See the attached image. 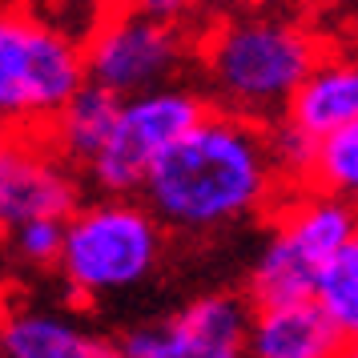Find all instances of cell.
Here are the masks:
<instances>
[{
	"label": "cell",
	"mask_w": 358,
	"mask_h": 358,
	"mask_svg": "<svg viewBox=\"0 0 358 358\" xmlns=\"http://www.w3.org/2000/svg\"><path fill=\"white\" fill-rule=\"evenodd\" d=\"M322 41L306 20L278 13V8H250L234 17H217L210 29L197 33L194 65L201 73V93L213 109L258 125L282 121L298 85L318 65Z\"/></svg>",
	"instance_id": "cell-2"
},
{
	"label": "cell",
	"mask_w": 358,
	"mask_h": 358,
	"mask_svg": "<svg viewBox=\"0 0 358 358\" xmlns=\"http://www.w3.org/2000/svg\"><path fill=\"white\" fill-rule=\"evenodd\" d=\"M210 109H213L210 97L185 81L125 97L109 145L85 169L89 185H97V194H121V197L141 194L149 169L162 162L181 137H189L206 121Z\"/></svg>",
	"instance_id": "cell-7"
},
{
	"label": "cell",
	"mask_w": 358,
	"mask_h": 358,
	"mask_svg": "<svg viewBox=\"0 0 358 358\" xmlns=\"http://www.w3.org/2000/svg\"><path fill=\"white\" fill-rule=\"evenodd\" d=\"M286 185L270 125L210 109L189 137L149 169L141 197L169 234L213 238L274 213Z\"/></svg>",
	"instance_id": "cell-1"
},
{
	"label": "cell",
	"mask_w": 358,
	"mask_h": 358,
	"mask_svg": "<svg viewBox=\"0 0 358 358\" xmlns=\"http://www.w3.org/2000/svg\"><path fill=\"white\" fill-rule=\"evenodd\" d=\"M4 358H129L121 338L97 330L49 302H8L0 310Z\"/></svg>",
	"instance_id": "cell-10"
},
{
	"label": "cell",
	"mask_w": 358,
	"mask_h": 358,
	"mask_svg": "<svg viewBox=\"0 0 358 358\" xmlns=\"http://www.w3.org/2000/svg\"><path fill=\"white\" fill-rule=\"evenodd\" d=\"M0 242H4L8 258L17 262L20 270H57L61 245H65V217H33V222H20Z\"/></svg>",
	"instance_id": "cell-16"
},
{
	"label": "cell",
	"mask_w": 358,
	"mask_h": 358,
	"mask_svg": "<svg viewBox=\"0 0 358 358\" xmlns=\"http://www.w3.org/2000/svg\"><path fill=\"white\" fill-rule=\"evenodd\" d=\"M81 206V178L45 133H0V238L33 217H69Z\"/></svg>",
	"instance_id": "cell-9"
},
{
	"label": "cell",
	"mask_w": 358,
	"mask_h": 358,
	"mask_svg": "<svg viewBox=\"0 0 358 358\" xmlns=\"http://www.w3.org/2000/svg\"><path fill=\"white\" fill-rule=\"evenodd\" d=\"M245 294L206 290L157 322L133 326L121 346L129 358H245Z\"/></svg>",
	"instance_id": "cell-8"
},
{
	"label": "cell",
	"mask_w": 358,
	"mask_h": 358,
	"mask_svg": "<svg viewBox=\"0 0 358 358\" xmlns=\"http://www.w3.org/2000/svg\"><path fill=\"white\" fill-rule=\"evenodd\" d=\"M314 302L338 330L342 346H358V238L338 258H330L322 266L318 286H314Z\"/></svg>",
	"instance_id": "cell-14"
},
{
	"label": "cell",
	"mask_w": 358,
	"mask_h": 358,
	"mask_svg": "<svg viewBox=\"0 0 358 358\" xmlns=\"http://www.w3.org/2000/svg\"><path fill=\"white\" fill-rule=\"evenodd\" d=\"M117 117H121V97H113L109 89L85 81L73 97L57 109L45 137L52 141V149L77 169H89L97 162V153L109 145V137L117 129Z\"/></svg>",
	"instance_id": "cell-13"
},
{
	"label": "cell",
	"mask_w": 358,
	"mask_h": 358,
	"mask_svg": "<svg viewBox=\"0 0 358 358\" xmlns=\"http://www.w3.org/2000/svg\"><path fill=\"white\" fill-rule=\"evenodd\" d=\"M69 4H85V0H69ZM89 4H93V8H101V4H105V0H89Z\"/></svg>",
	"instance_id": "cell-19"
},
{
	"label": "cell",
	"mask_w": 358,
	"mask_h": 358,
	"mask_svg": "<svg viewBox=\"0 0 358 358\" xmlns=\"http://www.w3.org/2000/svg\"><path fill=\"white\" fill-rule=\"evenodd\" d=\"M338 358H342V355H338Z\"/></svg>",
	"instance_id": "cell-21"
},
{
	"label": "cell",
	"mask_w": 358,
	"mask_h": 358,
	"mask_svg": "<svg viewBox=\"0 0 358 358\" xmlns=\"http://www.w3.org/2000/svg\"><path fill=\"white\" fill-rule=\"evenodd\" d=\"M342 338L314 298L250 306L245 358H338Z\"/></svg>",
	"instance_id": "cell-12"
},
{
	"label": "cell",
	"mask_w": 358,
	"mask_h": 358,
	"mask_svg": "<svg viewBox=\"0 0 358 358\" xmlns=\"http://www.w3.org/2000/svg\"><path fill=\"white\" fill-rule=\"evenodd\" d=\"M342 358H358V346H342Z\"/></svg>",
	"instance_id": "cell-18"
},
{
	"label": "cell",
	"mask_w": 358,
	"mask_h": 358,
	"mask_svg": "<svg viewBox=\"0 0 358 358\" xmlns=\"http://www.w3.org/2000/svg\"><path fill=\"white\" fill-rule=\"evenodd\" d=\"M355 238L358 206L314 185H290L270 213V234L258 258L245 270V302L282 306L314 298L322 266L338 258Z\"/></svg>",
	"instance_id": "cell-4"
},
{
	"label": "cell",
	"mask_w": 358,
	"mask_h": 358,
	"mask_svg": "<svg viewBox=\"0 0 358 358\" xmlns=\"http://www.w3.org/2000/svg\"><path fill=\"white\" fill-rule=\"evenodd\" d=\"M0 358H4V338H0Z\"/></svg>",
	"instance_id": "cell-20"
},
{
	"label": "cell",
	"mask_w": 358,
	"mask_h": 358,
	"mask_svg": "<svg viewBox=\"0 0 358 358\" xmlns=\"http://www.w3.org/2000/svg\"><path fill=\"white\" fill-rule=\"evenodd\" d=\"M169 229L141 194H101L65 217L57 278L73 302L101 306L145 290L165 266Z\"/></svg>",
	"instance_id": "cell-3"
},
{
	"label": "cell",
	"mask_w": 358,
	"mask_h": 358,
	"mask_svg": "<svg viewBox=\"0 0 358 358\" xmlns=\"http://www.w3.org/2000/svg\"><path fill=\"white\" fill-rule=\"evenodd\" d=\"M194 8V17H234V13H250V8H266V0H185Z\"/></svg>",
	"instance_id": "cell-17"
},
{
	"label": "cell",
	"mask_w": 358,
	"mask_h": 358,
	"mask_svg": "<svg viewBox=\"0 0 358 358\" xmlns=\"http://www.w3.org/2000/svg\"><path fill=\"white\" fill-rule=\"evenodd\" d=\"M302 185L326 189V194L358 206V121L322 137V141H314Z\"/></svg>",
	"instance_id": "cell-15"
},
{
	"label": "cell",
	"mask_w": 358,
	"mask_h": 358,
	"mask_svg": "<svg viewBox=\"0 0 358 358\" xmlns=\"http://www.w3.org/2000/svg\"><path fill=\"white\" fill-rule=\"evenodd\" d=\"M194 45L189 24L149 17L133 0H105L81 33L85 81L121 101L137 97L181 81V73L194 65Z\"/></svg>",
	"instance_id": "cell-6"
},
{
	"label": "cell",
	"mask_w": 358,
	"mask_h": 358,
	"mask_svg": "<svg viewBox=\"0 0 358 358\" xmlns=\"http://www.w3.org/2000/svg\"><path fill=\"white\" fill-rule=\"evenodd\" d=\"M282 121L290 129L306 133L310 141H322L330 133L358 121V49H322L318 65L298 85L294 101L286 105Z\"/></svg>",
	"instance_id": "cell-11"
},
{
	"label": "cell",
	"mask_w": 358,
	"mask_h": 358,
	"mask_svg": "<svg viewBox=\"0 0 358 358\" xmlns=\"http://www.w3.org/2000/svg\"><path fill=\"white\" fill-rule=\"evenodd\" d=\"M81 85V36L52 17L0 4V133H45Z\"/></svg>",
	"instance_id": "cell-5"
}]
</instances>
